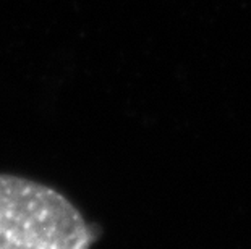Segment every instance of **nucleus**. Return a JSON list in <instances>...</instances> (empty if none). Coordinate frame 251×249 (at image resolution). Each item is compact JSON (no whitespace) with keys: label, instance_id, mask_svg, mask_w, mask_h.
<instances>
[{"label":"nucleus","instance_id":"1","mask_svg":"<svg viewBox=\"0 0 251 249\" xmlns=\"http://www.w3.org/2000/svg\"><path fill=\"white\" fill-rule=\"evenodd\" d=\"M94 235L62 193L0 173V249H91Z\"/></svg>","mask_w":251,"mask_h":249}]
</instances>
